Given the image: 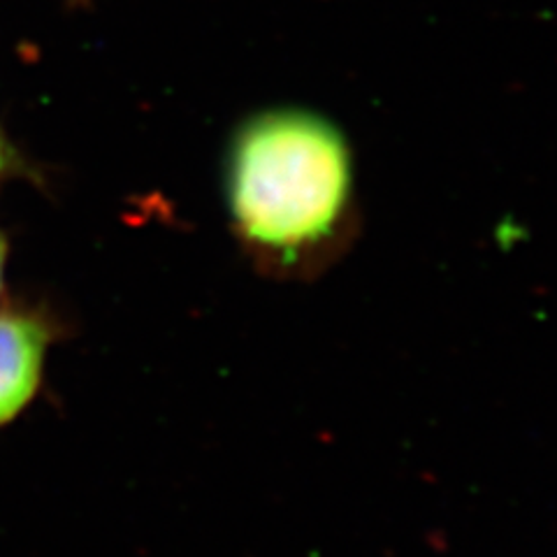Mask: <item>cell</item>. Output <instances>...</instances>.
<instances>
[{"label":"cell","instance_id":"6da1fadb","mask_svg":"<svg viewBox=\"0 0 557 557\" xmlns=\"http://www.w3.org/2000/svg\"><path fill=\"white\" fill-rule=\"evenodd\" d=\"M354 198V156L333 121L270 110L242 124L225 161V202L239 237L295 263L330 242Z\"/></svg>","mask_w":557,"mask_h":557},{"label":"cell","instance_id":"7a4b0ae2","mask_svg":"<svg viewBox=\"0 0 557 557\" xmlns=\"http://www.w3.org/2000/svg\"><path fill=\"white\" fill-rule=\"evenodd\" d=\"M47 325L26 311H0V428L12 423L40 388Z\"/></svg>","mask_w":557,"mask_h":557},{"label":"cell","instance_id":"3957f363","mask_svg":"<svg viewBox=\"0 0 557 557\" xmlns=\"http://www.w3.org/2000/svg\"><path fill=\"white\" fill-rule=\"evenodd\" d=\"M24 161L22 156L16 153V149L12 147V143L8 139V135L0 131V182L8 177H16V174L24 172Z\"/></svg>","mask_w":557,"mask_h":557},{"label":"cell","instance_id":"277c9868","mask_svg":"<svg viewBox=\"0 0 557 557\" xmlns=\"http://www.w3.org/2000/svg\"><path fill=\"white\" fill-rule=\"evenodd\" d=\"M5 265H8V239L0 233V293H3V282H5Z\"/></svg>","mask_w":557,"mask_h":557}]
</instances>
